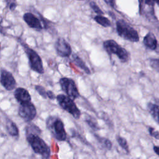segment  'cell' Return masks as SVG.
I'll return each mask as SVG.
<instances>
[{"instance_id": "16", "label": "cell", "mask_w": 159, "mask_h": 159, "mask_svg": "<svg viewBox=\"0 0 159 159\" xmlns=\"http://www.w3.org/2000/svg\"><path fill=\"white\" fill-rule=\"evenodd\" d=\"M72 59H73V61L74 62V63L78 67H79L80 69L83 70L85 73H86L88 75L91 74V71H90L89 68L86 66L84 61L78 55H77L76 54H73L72 55Z\"/></svg>"}, {"instance_id": "11", "label": "cell", "mask_w": 159, "mask_h": 159, "mask_svg": "<svg viewBox=\"0 0 159 159\" xmlns=\"http://www.w3.org/2000/svg\"><path fill=\"white\" fill-rule=\"evenodd\" d=\"M0 83L7 91H12L16 86V81L12 73L5 69L1 70Z\"/></svg>"}, {"instance_id": "29", "label": "cell", "mask_w": 159, "mask_h": 159, "mask_svg": "<svg viewBox=\"0 0 159 159\" xmlns=\"http://www.w3.org/2000/svg\"><path fill=\"white\" fill-rule=\"evenodd\" d=\"M155 2V0H145V2L148 5H153L154 2Z\"/></svg>"}, {"instance_id": "18", "label": "cell", "mask_w": 159, "mask_h": 159, "mask_svg": "<svg viewBox=\"0 0 159 159\" xmlns=\"http://www.w3.org/2000/svg\"><path fill=\"white\" fill-rule=\"evenodd\" d=\"M85 122L88 124V125L93 130L97 131L100 130V127L98 124V122L94 118L89 115H86L84 118Z\"/></svg>"}, {"instance_id": "28", "label": "cell", "mask_w": 159, "mask_h": 159, "mask_svg": "<svg viewBox=\"0 0 159 159\" xmlns=\"http://www.w3.org/2000/svg\"><path fill=\"white\" fill-rule=\"evenodd\" d=\"M0 33L3 35H5V34H6L5 29H4V27L1 25V21H0Z\"/></svg>"}, {"instance_id": "6", "label": "cell", "mask_w": 159, "mask_h": 159, "mask_svg": "<svg viewBox=\"0 0 159 159\" xmlns=\"http://www.w3.org/2000/svg\"><path fill=\"white\" fill-rule=\"evenodd\" d=\"M58 105L61 109L71 115L75 119H79L81 117V112L77 107L74 100L65 94H58L56 96Z\"/></svg>"}, {"instance_id": "15", "label": "cell", "mask_w": 159, "mask_h": 159, "mask_svg": "<svg viewBox=\"0 0 159 159\" xmlns=\"http://www.w3.org/2000/svg\"><path fill=\"white\" fill-rule=\"evenodd\" d=\"M6 129L8 134L12 137L19 136V129L16 123L11 119H7L6 120Z\"/></svg>"}, {"instance_id": "4", "label": "cell", "mask_w": 159, "mask_h": 159, "mask_svg": "<svg viewBox=\"0 0 159 159\" xmlns=\"http://www.w3.org/2000/svg\"><path fill=\"white\" fill-rule=\"evenodd\" d=\"M103 48L109 55H116L122 63L128 61L129 58V52L114 40L109 39L104 41Z\"/></svg>"}, {"instance_id": "27", "label": "cell", "mask_w": 159, "mask_h": 159, "mask_svg": "<svg viewBox=\"0 0 159 159\" xmlns=\"http://www.w3.org/2000/svg\"><path fill=\"white\" fill-rule=\"evenodd\" d=\"M153 152L159 157V146L153 145Z\"/></svg>"}, {"instance_id": "26", "label": "cell", "mask_w": 159, "mask_h": 159, "mask_svg": "<svg viewBox=\"0 0 159 159\" xmlns=\"http://www.w3.org/2000/svg\"><path fill=\"white\" fill-rule=\"evenodd\" d=\"M47 98H49L50 99L53 100V99H55V98H56L55 94L52 91H47Z\"/></svg>"}, {"instance_id": "31", "label": "cell", "mask_w": 159, "mask_h": 159, "mask_svg": "<svg viewBox=\"0 0 159 159\" xmlns=\"http://www.w3.org/2000/svg\"><path fill=\"white\" fill-rule=\"evenodd\" d=\"M155 1L157 2V3L158 4V6H159V0H155Z\"/></svg>"}, {"instance_id": "22", "label": "cell", "mask_w": 159, "mask_h": 159, "mask_svg": "<svg viewBox=\"0 0 159 159\" xmlns=\"http://www.w3.org/2000/svg\"><path fill=\"white\" fill-rule=\"evenodd\" d=\"M35 89L39 93V94L44 99L47 98V91L45 90V88L43 86H42V85H35Z\"/></svg>"}, {"instance_id": "30", "label": "cell", "mask_w": 159, "mask_h": 159, "mask_svg": "<svg viewBox=\"0 0 159 159\" xmlns=\"http://www.w3.org/2000/svg\"><path fill=\"white\" fill-rule=\"evenodd\" d=\"M104 1L106 2V3H107L110 5H112V2H113V0H104Z\"/></svg>"}, {"instance_id": "7", "label": "cell", "mask_w": 159, "mask_h": 159, "mask_svg": "<svg viewBox=\"0 0 159 159\" xmlns=\"http://www.w3.org/2000/svg\"><path fill=\"white\" fill-rule=\"evenodd\" d=\"M59 84L61 90L70 98L75 100L80 96L77 86L75 81L70 78L63 77L59 80Z\"/></svg>"}, {"instance_id": "9", "label": "cell", "mask_w": 159, "mask_h": 159, "mask_svg": "<svg viewBox=\"0 0 159 159\" xmlns=\"http://www.w3.org/2000/svg\"><path fill=\"white\" fill-rule=\"evenodd\" d=\"M19 116L26 122H31L37 115V110L33 103L30 102L20 104L18 110Z\"/></svg>"}, {"instance_id": "3", "label": "cell", "mask_w": 159, "mask_h": 159, "mask_svg": "<svg viewBox=\"0 0 159 159\" xmlns=\"http://www.w3.org/2000/svg\"><path fill=\"white\" fill-rule=\"evenodd\" d=\"M19 42L27 55L30 69L39 74H43L44 68L41 57L35 50L29 47L25 43L21 40H20Z\"/></svg>"}, {"instance_id": "19", "label": "cell", "mask_w": 159, "mask_h": 159, "mask_svg": "<svg viewBox=\"0 0 159 159\" xmlns=\"http://www.w3.org/2000/svg\"><path fill=\"white\" fill-rule=\"evenodd\" d=\"M116 140L119 144V145L124 150L126 153H129V147L127 143V141L125 138L117 135H116Z\"/></svg>"}, {"instance_id": "13", "label": "cell", "mask_w": 159, "mask_h": 159, "mask_svg": "<svg viewBox=\"0 0 159 159\" xmlns=\"http://www.w3.org/2000/svg\"><path fill=\"white\" fill-rule=\"evenodd\" d=\"M143 43L144 46L151 50H155L157 49L158 42L156 37L152 32H148L143 37Z\"/></svg>"}, {"instance_id": "17", "label": "cell", "mask_w": 159, "mask_h": 159, "mask_svg": "<svg viewBox=\"0 0 159 159\" xmlns=\"http://www.w3.org/2000/svg\"><path fill=\"white\" fill-rule=\"evenodd\" d=\"M94 137L96 139L97 141L98 142V143L106 150H111L112 147V143L111 142V141L106 137H101L96 134H94Z\"/></svg>"}, {"instance_id": "32", "label": "cell", "mask_w": 159, "mask_h": 159, "mask_svg": "<svg viewBox=\"0 0 159 159\" xmlns=\"http://www.w3.org/2000/svg\"><path fill=\"white\" fill-rule=\"evenodd\" d=\"M0 50H1V44H0Z\"/></svg>"}, {"instance_id": "1", "label": "cell", "mask_w": 159, "mask_h": 159, "mask_svg": "<svg viewBox=\"0 0 159 159\" xmlns=\"http://www.w3.org/2000/svg\"><path fill=\"white\" fill-rule=\"evenodd\" d=\"M39 134L27 133L25 137L33 151L40 155L43 158H49L51 151L49 146L40 137Z\"/></svg>"}, {"instance_id": "8", "label": "cell", "mask_w": 159, "mask_h": 159, "mask_svg": "<svg viewBox=\"0 0 159 159\" xmlns=\"http://www.w3.org/2000/svg\"><path fill=\"white\" fill-rule=\"evenodd\" d=\"M23 20L29 27L37 30H41L43 29H48L49 27L48 24L42 17L40 19L32 12L24 14Z\"/></svg>"}, {"instance_id": "2", "label": "cell", "mask_w": 159, "mask_h": 159, "mask_svg": "<svg viewBox=\"0 0 159 159\" xmlns=\"http://www.w3.org/2000/svg\"><path fill=\"white\" fill-rule=\"evenodd\" d=\"M46 127L53 138L60 142L66 141L67 134L61 119L56 116H50L46 119Z\"/></svg>"}, {"instance_id": "20", "label": "cell", "mask_w": 159, "mask_h": 159, "mask_svg": "<svg viewBox=\"0 0 159 159\" xmlns=\"http://www.w3.org/2000/svg\"><path fill=\"white\" fill-rule=\"evenodd\" d=\"M94 19L98 24H100L104 27H110L111 25L110 20L107 18L102 16L101 15H98L95 16Z\"/></svg>"}, {"instance_id": "25", "label": "cell", "mask_w": 159, "mask_h": 159, "mask_svg": "<svg viewBox=\"0 0 159 159\" xmlns=\"http://www.w3.org/2000/svg\"><path fill=\"white\" fill-rule=\"evenodd\" d=\"M90 5H91V8L93 9V11L96 12V13H97V14H98L99 15H101V14H102V11L98 7V6L96 5V4H95L94 2H91V4H90Z\"/></svg>"}, {"instance_id": "14", "label": "cell", "mask_w": 159, "mask_h": 159, "mask_svg": "<svg viewBox=\"0 0 159 159\" xmlns=\"http://www.w3.org/2000/svg\"><path fill=\"white\" fill-rule=\"evenodd\" d=\"M147 108L152 118L159 125V104L149 102L147 103Z\"/></svg>"}, {"instance_id": "24", "label": "cell", "mask_w": 159, "mask_h": 159, "mask_svg": "<svg viewBox=\"0 0 159 159\" xmlns=\"http://www.w3.org/2000/svg\"><path fill=\"white\" fill-rule=\"evenodd\" d=\"M6 1L7 4L8 5L9 10L13 11L16 9V8L17 7V4L16 2V1H14V0H6Z\"/></svg>"}, {"instance_id": "12", "label": "cell", "mask_w": 159, "mask_h": 159, "mask_svg": "<svg viewBox=\"0 0 159 159\" xmlns=\"http://www.w3.org/2000/svg\"><path fill=\"white\" fill-rule=\"evenodd\" d=\"M14 96L19 104L31 101V96L29 91L24 88H17L14 93Z\"/></svg>"}, {"instance_id": "23", "label": "cell", "mask_w": 159, "mask_h": 159, "mask_svg": "<svg viewBox=\"0 0 159 159\" xmlns=\"http://www.w3.org/2000/svg\"><path fill=\"white\" fill-rule=\"evenodd\" d=\"M148 131L149 134L153 138H155L157 140H159V131L155 130V128L148 126Z\"/></svg>"}, {"instance_id": "5", "label": "cell", "mask_w": 159, "mask_h": 159, "mask_svg": "<svg viewBox=\"0 0 159 159\" xmlns=\"http://www.w3.org/2000/svg\"><path fill=\"white\" fill-rule=\"evenodd\" d=\"M116 30L120 37L131 42H138L139 35L137 31L124 20L116 22Z\"/></svg>"}, {"instance_id": "10", "label": "cell", "mask_w": 159, "mask_h": 159, "mask_svg": "<svg viewBox=\"0 0 159 159\" xmlns=\"http://www.w3.org/2000/svg\"><path fill=\"white\" fill-rule=\"evenodd\" d=\"M54 47L56 53L61 57H69L71 55L72 50L70 43L62 37L57 39Z\"/></svg>"}, {"instance_id": "21", "label": "cell", "mask_w": 159, "mask_h": 159, "mask_svg": "<svg viewBox=\"0 0 159 159\" xmlns=\"http://www.w3.org/2000/svg\"><path fill=\"white\" fill-rule=\"evenodd\" d=\"M149 65L152 68L159 73V58H151L149 60Z\"/></svg>"}]
</instances>
